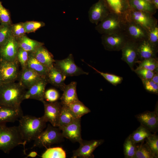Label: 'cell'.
I'll use <instances>...</instances> for the list:
<instances>
[{
    "mask_svg": "<svg viewBox=\"0 0 158 158\" xmlns=\"http://www.w3.org/2000/svg\"><path fill=\"white\" fill-rule=\"evenodd\" d=\"M19 121L18 128L25 145L35 140L44 130L47 122L43 116L37 117L28 115L22 116Z\"/></svg>",
    "mask_w": 158,
    "mask_h": 158,
    "instance_id": "cell-1",
    "label": "cell"
},
{
    "mask_svg": "<svg viewBox=\"0 0 158 158\" xmlns=\"http://www.w3.org/2000/svg\"><path fill=\"white\" fill-rule=\"evenodd\" d=\"M25 89L19 82L3 83L0 86V105L20 107L24 100Z\"/></svg>",
    "mask_w": 158,
    "mask_h": 158,
    "instance_id": "cell-2",
    "label": "cell"
},
{
    "mask_svg": "<svg viewBox=\"0 0 158 158\" xmlns=\"http://www.w3.org/2000/svg\"><path fill=\"white\" fill-rule=\"evenodd\" d=\"M21 144L25 147L18 126L8 127L6 124L0 125V150L8 154L14 148Z\"/></svg>",
    "mask_w": 158,
    "mask_h": 158,
    "instance_id": "cell-3",
    "label": "cell"
},
{
    "mask_svg": "<svg viewBox=\"0 0 158 158\" xmlns=\"http://www.w3.org/2000/svg\"><path fill=\"white\" fill-rule=\"evenodd\" d=\"M61 130L58 127L48 124L46 129L34 140L32 148L47 147L62 142L64 137Z\"/></svg>",
    "mask_w": 158,
    "mask_h": 158,
    "instance_id": "cell-4",
    "label": "cell"
},
{
    "mask_svg": "<svg viewBox=\"0 0 158 158\" xmlns=\"http://www.w3.org/2000/svg\"><path fill=\"white\" fill-rule=\"evenodd\" d=\"M125 19L116 14L110 13L95 26L100 34H110L122 32Z\"/></svg>",
    "mask_w": 158,
    "mask_h": 158,
    "instance_id": "cell-5",
    "label": "cell"
},
{
    "mask_svg": "<svg viewBox=\"0 0 158 158\" xmlns=\"http://www.w3.org/2000/svg\"><path fill=\"white\" fill-rule=\"evenodd\" d=\"M126 20L133 21L140 25L147 32L157 25V20L148 12L130 8L125 16Z\"/></svg>",
    "mask_w": 158,
    "mask_h": 158,
    "instance_id": "cell-6",
    "label": "cell"
},
{
    "mask_svg": "<svg viewBox=\"0 0 158 158\" xmlns=\"http://www.w3.org/2000/svg\"><path fill=\"white\" fill-rule=\"evenodd\" d=\"M122 32L128 41L138 43L147 39V31L132 21L125 20Z\"/></svg>",
    "mask_w": 158,
    "mask_h": 158,
    "instance_id": "cell-7",
    "label": "cell"
},
{
    "mask_svg": "<svg viewBox=\"0 0 158 158\" xmlns=\"http://www.w3.org/2000/svg\"><path fill=\"white\" fill-rule=\"evenodd\" d=\"M54 66L60 70L66 77L88 75L75 63L73 57L71 54L66 58L61 60H55Z\"/></svg>",
    "mask_w": 158,
    "mask_h": 158,
    "instance_id": "cell-8",
    "label": "cell"
},
{
    "mask_svg": "<svg viewBox=\"0 0 158 158\" xmlns=\"http://www.w3.org/2000/svg\"><path fill=\"white\" fill-rule=\"evenodd\" d=\"M102 44L105 49L109 51L121 50L128 40L122 31L110 34L102 35Z\"/></svg>",
    "mask_w": 158,
    "mask_h": 158,
    "instance_id": "cell-9",
    "label": "cell"
},
{
    "mask_svg": "<svg viewBox=\"0 0 158 158\" xmlns=\"http://www.w3.org/2000/svg\"><path fill=\"white\" fill-rule=\"evenodd\" d=\"M19 63L0 60V73L3 83L15 82L19 78Z\"/></svg>",
    "mask_w": 158,
    "mask_h": 158,
    "instance_id": "cell-10",
    "label": "cell"
},
{
    "mask_svg": "<svg viewBox=\"0 0 158 158\" xmlns=\"http://www.w3.org/2000/svg\"><path fill=\"white\" fill-rule=\"evenodd\" d=\"M104 142L103 140H82L79 144V147L73 152L72 158H91L94 157V150Z\"/></svg>",
    "mask_w": 158,
    "mask_h": 158,
    "instance_id": "cell-11",
    "label": "cell"
},
{
    "mask_svg": "<svg viewBox=\"0 0 158 158\" xmlns=\"http://www.w3.org/2000/svg\"><path fill=\"white\" fill-rule=\"evenodd\" d=\"M154 110L146 111L135 116L141 125L155 134L158 130V109L157 103Z\"/></svg>",
    "mask_w": 158,
    "mask_h": 158,
    "instance_id": "cell-12",
    "label": "cell"
},
{
    "mask_svg": "<svg viewBox=\"0 0 158 158\" xmlns=\"http://www.w3.org/2000/svg\"><path fill=\"white\" fill-rule=\"evenodd\" d=\"M19 47L17 38L12 35L7 42L0 47V60L11 62L17 60Z\"/></svg>",
    "mask_w": 158,
    "mask_h": 158,
    "instance_id": "cell-13",
    "label": "cell"
},
{
    "mask_svg": "<svg viewBox=\"0 0 158 158\" xmlns=\"http://www.w3.org/2000/svg\"><path fill=\"white\" fill-rule=\"evenodd\" d=\"M111 13L104 0H99L90 7L88 11L90 22L96 25Z\"/></svg>",
    "mask_w": 158,
    "mask_h": 158,
    "instance_id": "cell-14",
    "label": "cell"
},
{
    "mask_svg": "<svg viewBox=\"0 0 158 158\" xmlns=\"http://www.w3.org/2000/svg\"><path fill=\"white\" fill-rule=\"evenodd\" d=\"M42 103L44 111L43 117L47 122H49L53 126L57 127L62 104L61 102L49 103L45 100Z\"/></svg>",
    "mask_w": 158,
    "mask_h": 158,
    "instance_id": "cell-15",
    "label": "cell"
},
{
    "mask_svg": "<svg viewBox=\"0 0 158 158\" xmlns=\"http://www.w3.org/2000/svg\"><path fill=\"white\" fill-rule=\"evenodd\" d=\"M121 59L128 64L131 70L134 71V66L139 61L138 43L128 41L121 50Z\"/></svg>",
    "mask_w": 158,
    "mask_h": 158,
    "instance_id": "cell-16",
    "label": "cell"
},
{
    "mask_svg": "<svg viewBox=\"0 0 158 158\" xmlns=\"http://www.w3.org/2000/svg\"><path fill=\"white\" fill-rule=\"evenodd\" d=\"M23 115L20 107H13L0 105V125L14 122Z\"/></svg>",
    "mask_w": 158,
    "mask_h": 158,
    "instance_id": "cell-17",
    "label": "cell"
},
{
    "mask_svg": "<svg viewBox=\"0 0 158 158\" xmlns=\"http://www.w3.org/2000/svg\"><path fill=\"white\" fill-rule=\"evenodd\" d=\"M61 130L64 138L73 142L79 143L83 140L81 132V118H76Z\"/></svg>",
    "mask_w": 158,
    "mask_h": 158,
    "instance_id": "cell-18",
    "label": "cell"
},
{
    "mask_svg": "<svg viewBox=\"0 0 158 158\" xmlns=\"http://www.w3.org/2000/svg\"><path fill=\"white\" fill-rule=\"evenodd\" d=\"M47 83L46 79L43 78L32 85L26 91L24 100L32 99L42 102L44 101V93Z\"/></svg>",
    "mask_w": 158,
    "mask_h": 158,
    "instance_id": "cell-19",
    "label": "cell"
},
{
    "mask_svg": "<svg viewBox=\"0 0 158 158\" xmlns=\"http://www.w3.org/2000/svg\"><path fill=\"white\" fill-rule=\"evenodd\" d=\"M19 78V82L25 89H27L43 78H44L35 71L27 67L22 69Z\"/></svg>",
    "mask_w": 158,
    "mask_h": 158,
    "instance_id": "cell-20",
    "label": "cell"
},
{
    "mask_svg": "<svg viewBox=\"0 0 158 158\" xmlns=\"http://www.w3.org/2000/svg\"><path fill=\"white\" fill-rule=\"evenodd\" d=\"M139 61L152 58H157V48L153 46L148 40H144L138 43Z\"/></svg>",
    "mask_w": 158,
    "mask_h": 158,
    "instance_id": "cell-21",
    "label": "cell"
},
{
    "mask_svg": "<svg viewBox=\"0 0 158 158\" xmlns=\"http://www.w3.org/2000/svg\"><path fill=\"white\" fill-rule=\"evenodd\" d=\"M111 13L117 14L125 19L130 9L128 0H104Z\"/></svg>",
    "mask_w": 158,
    "mask_h": 158,
    "instance_id": "cell-22",
    "label": "cell"
},
{
    "mask_svg": "<svg viewBox=\"0 0 158 158\" xmlns=\"http://www.w3.org/2000/svg\"><path fill=\"white\" fill-rule=\"evenodd\" d=\"M66 77L60 70L54 66L49 69L46 79L48 83L63 91L66 85L64 81Z\"/></svg>",
    "mask_w": 158,
    "mask_h": 158,
    "instance_id": "cell-23",
    "label": "cell"
},
{
    "mask_svg": "<svg viewBox=\"0 0 158 158\" xmlns=\"http://www.w3.org/2000/svg\"><path fill=\"white\" fill-rule=\"evenodd\" d=\"M32 53L38 61L49 69L54 66L55 60L53 56L44 45L39 47Z\"/></svg>",
    "mask_w": 158,
    "mask_h": 158,
    "instance_id": "cell-24",
    "label": "cell"
},
{
    "mask_svg": "<svg viewBox=\"0 0 158 158\" xmlns=\"http://www.w3.org/2000/svg\"><path fill=\"white\" fill-rule=\"evenodd\" d=\"M77 85L76 82L72 81L66 85L63 91V93L60 98L62 104L67 105L79 100L76 92Z\"/></svg>",
    "mask_w": 158,
    "mask_h": 158,
    "instance_id": "cell-25",
    "label": "cell"
},
{
    "mask_svg": "<svg viewBox=\"0 0 158 158\" xmlns=\"http://www.w3.org/2000/svg\"><path fill=\"white\" fill-rule=\"evenodd\" d=\"M20 47L29 53H33L40 46L44 45L43 42L31 39L26 35L17 38Z\"/></svg>",
    "mask_w": 158,
    "mask_h": 158,
    "instance_id": "cell-26",
    "label": "cell"
},
{
    "mask_svg": "<svg viewBox=\"0 0 158 158\" xmlns=\"http://www.w3.org/2000/svg\"><path fill=\"white\" fill-rule=\"evenodd\" d=\"M29 53V59L27 67L46 79L49 69L38 61L32 53Z\"/></svg>",
    "mask_w": 158,
    "mask_h": 158,
    "instance_id": "cell-27",
    "label": "cell"
},
{
    "mask_svg": "<svg viewBox=\"0 0 158 158\" xmlns=\"http://www.w3.org/2000/svg\"><path fill=\"white\" fill-rule=\"evenodd\" d=\"M130 8L154 15L157 9L153 4L144 0H128Z\"/></svg>",
    "mask_w": 158,
    "mask_h": 158,
    "instance_id": "cell-28",
    "label": "cell"
},
{
    "mask_svg": "<svg viewBox=\"0 0 158 158\" xmlns=\"http://www.w3.org/2000/svg\"><path fill=\"white\" fill-rule=\"evenodd\" d=\"M62 104L57 126L61 130L77 118L67 105Z\"/></svg>",
    "mask_w": 158,
    "mask_h": 158,
    "instance_id": "cell-29",
    "label": "cell"
},
{
    "mask_svg": "<svg viewBox=\"0 0 158 158\" xmlns=\"http://www.w3.org/2000/svg\"><path fill=\"white\" fill-rule=\"evenodd\" d=\"M67 106L77 118H81L83 116L91 112L90 110L79 100Z\"/></svg>",
    "mask_w": 158,
    "mask_h": 158,
    "instance_id": "cell-30",
    "label": "cell"
},
{
    "mask_svg": "<svg viewBox=\"0 0 158 158\" xmlns=\"http://www.w3.org/2000/svg\"><path fill=\"white\" fill-rule=\"evenodd\" d=\"M151 132L146 127L140 125L130 136L133 142L137 144L144 141L152 134Z\"/></svg>",
    "mask_w": 158,
    "mask_h": 158,
    "instance_id": "cell-31",
    "label": "cell"
},
{
    "mask_svg": "<svg viewBox=\"0 0 158 158\" xmlns=\"http://www.w3.org/2000/svg\"><path fill=\"white\" fill-rule=\"evenodd\" d=\"M136 145V150L134 158H156L148 145L144 142Z\"/></svg>",
    "mask_w": 158,
    "mask_h": 158,
    "instance_id": "cell-32",
    "label": "cell"
},
{
    "mask_svg": "<svg viewBox=\"0 0 158 158\" xmlns=\"http://www.w3.org/2000/svg\"><path fill=\"white\" fill-rule=\"evenodd\" d=\"M136 150V144L131 139L130 135L126 139L123 144L125 158H134Z\"/></svg>",
    "mask_w": 158,
    "mask_h": 158,
    "instance_id": "cell-33",
    "label": "cell"
},
{
    "mask_svg": "<svg viewBox=\"0 0 158 158\" xmlns=\"http://www.w3.org/2000/svg\"><path fill=\"white\" fill-rule=\"evenodd\" d=\"M41 157L42 158H65L66 153L61 147L49 148L42 154Z\"/></svg>",
    "mask_w": 158,
    "mask_h": 158,
    "instance_id": "cell-34",
    "label": "cell"
},
{
    "mask_svg": "<svg viewBox=\"0 0 158 158\" xmlns=\"http://www.w3.org/2000/svg\"><path fill=\"white\" fill-rule=\"evenodd\" d=\"M137 68H143L152 71L158 70V61L157 58H152L143 60L139 62Z\"/></svg>",
    "mask_w": 158,
    "mask_h": 158,
    "instance_id": "cell-35",
    "label": "cell"
},
{
    "mask_svg": "<svg viewBox=\"0 0 158 158\" xmlns=\"http://www.w3.org/2000/svg\"><path fill=\"white\" fill-rule=\"evenodd\" d=\"M87 64L88 66L92 68L97 73L100 74L108 82L116 86L121 83L123 80V78L121 77L113 74L101 72L91 65L88 64Z\"/></svg>",
    "mask_w": 158,
    "mask_h": 158,
    "instance_id": "cell-36",
    "label": "cell"
},
{
    "mask_svg": "<svg viewBox=\"0 0 158 158\" xmlns=\"http://www.w3.org/2000/svg\"><path fill=\"white\" fill-rule=\"evenodd\" d=\"M12 24L1 25L0 28V47L3 46L12 35Z\"/></svg>",
    "mask_w": 158,
    "mask_h": 158,
    "instance_id": "cell-37",
    "label": "cell"
},
{
    "mask_svg": "<svg viewBox=\"0 0 158 158\" xmlns=\"http://www.w3.org/2000/svg\"><path fill=\"white\" fill-rule=\"evenodd\" d=\"M146 143L150 148L156 158L158 157V136L152 134L145 139Z\"/></svg>",
    "mask_w": 158,
    "mask_h": 158,
    "instance_id": "cell-38",
    "label": "cell"
},
{
    "mask_svg": "<svg viewBox=\"0 0 158 158\" xmlns=\"http://www.w3.org/2000/svg\"><path fill=\"white\" fill-rule=\"evenodd\" d=\"M23 24L26 33L34 32L45 25L44 22L38 21H27Z\"/></svg>",
    "mask_w": 158,
    "mask_h": 158,
    "instance_id": "cell-39",
    "label": "cell"
},
{
    "mask_svg": "<svg viewBox=\"0 0 158 158\" xmlns=\"http://www.w3.org/2000/svg\"><path fill=\"white\" fill-rule=\"evenodd\" d=\"M11 31L12 35L16 38L21 37L26 35V33L23 22L12 24Z\"/></svg>",
    "mask_w": 158,
    "mask_h": 158,
    "instance_id": "cell-40",
    "label": "cell"
},
{
    "mask_svg": "<svg viewBox=\"0 0 158 158\" xmlns=\"http://www.w3.org/2000/svg\"><path fill=\"white\" fill-rule=\"evenodd\" d=\"M0 23L1 25L12 24L9 11L3 5L0 7Z\"/></svg>",
    "mask_w": 158,
    "mask_h": 158,
    "instance_id": "cell-41",
    "label": "cell"
},
{
    "mask_svg": "<svg viewBox=\"0 0 158 158\" xmlns=\"http://www.w3.org/2000/svg\"><path fill=\"white\" fill-rule=\"evenodd\" d=\"M29 56V53L28 52L19 47L17 55V60L20 64L22 69L27 67Z\"/></svg>",
    "mask_w": 158,
    "mask_h": 158,
    "instance_id": "cell-42",
    "label": "cell"
},
{
    "mask_svg": "<svg viewBox=\"0 0 158 158\" xmlns=\"http://www.w3.org/2000/svg\"><path fill=\"white\" fill-rule=\"evenodd\" d=\"M145 89L147 92L156 94H158V84L151 79L141 80Z\"/></svg>",
    "mask_w": 158,
    "mask_h": 158,
    "instance_id": "cell-43",
    "label": "cell"
},
{
    "mask_svg": "<svg viewBox=\"0 0 158 158\" xmlns=\"http://www.w3.org/2000/svg\"><path fill=\"white\" fill-rule=\"evenodd\" d=\"M147 40L154 47L157 48L158 43V25L148 32Z\"/></svg>",
    "mask_w": 158,
    "mask_h": 158,
    "instance_id": "cell-44",
    "label": "cell"
},
{
    "mask_svg": "<svg viewBox=\"0 0 158 158\" xmlns=\"http://www.w3.org/2000/svg\"><path fill=\"white\" fill-rule=\"evenodd\" d=\"M134 71L141 80L151 79L155 72V71L138 68L134 70Z\"/></svg>",
    "mask_w": 158,
    "mask_h": 158,
    "instance_id": "cell-45",
    "label": "cell"
},
{
    "mask_svg": "<svg viewBox=\"0 0 158 158\" xmlns=\"http://www.w3.org/2000/svg\"><path fill=\"white\" fill-rule=\"evenodd\" d=\"M44 99L50 102H53L57 100L59 97L58 91L53 89H50L45 91Z\"/></svg>",
    "mask_w": 158,
    "mask_h": 158,
    "instance_id": "cell-46",
    "label": "cell"
},
{
    "mask_svg": "<svg viewBox=\"0 0 158 158\" xmlns=\"http://www.w3.org/2000/svg\"><path fill=\"white\" fill-rule=\"evenodd\" d=\"M151 80L154 82L158 84V70L155 71L154 74Z\"/></svg>",
    "mask_w": 158,
    "mask_h": 158,
    "instance_id": "cell-47",
    "label": "cell"
},
{
    "mask_svg": "<svg viewBox=\"0 0 158 158\" xmlns=\"http://www.w3.org/2000/svg\"><path fill=\"white\" fill-rule=\"evenodd\" d=\"M153 4L156 9L158 8V0H153Z\"/></svg>",
    "mask_w": 158,
    "mask_h": 158,
    "instance_id": "cell-48",
    "label": "cell"
},
{
    "mask_svg": "<svg viewBox=\"0 0 158 158\" xmlns=\"http://www.w3.org/2000/svg\"><path fill=\"white\" fill-rule=\"evenodd\" d=\"M37 155V153L35 152H32L29 155V156L30 157H35Z\"/></svg>",
    "mask_w": 158,
    "mask_h": 158,
    "instance_id": "cell-49",
    "label": "cell"
},
{
    "mask_svg": "<svg viewBox=\"0 0 158 158\" xmlns=\"http://www.w3.org/2000/svg\"><path fill=\"white\" fill-rule=\"evenodd\" d=\"M3 83L1 75L0 73V86Z\"/></svg>",
    "mask_w": 158,
    "mask_h": 158,
    "instance_id": "cell-50",
    "label": "cell"
},
{
    "mask_svg": "<svg viewBox=\"0 0 158 158\" xmlns=\"http://www.w3.org/2000/svg\"><path fill=\"white\" fill-rule=\"evenodd\" d=\"M149 2L153 3V0H144Z\"/></svg>",
    "mask_w": 158,
    "mask_h": 158,
    "instance_id": "cell-51",
    "label": "cell"
},
{
    "mask_svg": "<svg viewBox=\"0 0 158 158\" xmlns=\"http://www.w3.org/2000/svg\"><path fill=\"white\" fill-rule=\"evenodd\" d=\"M2 6L1 2L0 1V7Z\"/></svg>",
    "mask_w": 158,
    "mask_h": 158,
    "instance_id": "cell-52",
    "label": "cell"
},
{
    "mask_svg": "<svg viewBox=\"0 0 158 158\" xmlns=\"http://www.w3.org/2000/svg\"><path fill=\"white\" fill-rule=\"evenodd\" d=\"M1 25H0V28L1 27Z\"/></svg>",
    "mask_w": 158,
    "mask_h": 158,
    "instance_id": "cell-53",
    "label": "cell"
}]
</instances>
